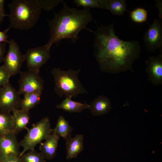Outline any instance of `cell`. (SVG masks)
I'll use <instances>...</instances> for the list:
<instances>
[{"mask_svg":"<svg viewBox=\"0 0 162 162\" xmlns=\"http://www.w3.org/2000/svg\"><path fill=\"white\" fill-rule=\"evenodd\" d=\"M114 24L98 26L94 32V56L102 71L117 74L130 70L139 58L141 48L139 42L124 41L116 34Z\"/></svg>","mask_w":162,"mask_h":162,"instance_id":"cell-1","label":"cell"},{"mask_svg":"<svg viewBox=\"0 0 162 162\" xmlns=\"http://www.w3.org/2000/svg\"><path fill=\"white\" fill-rule=\"evenodd\" d=\"M63 8L58 13L54 12L53 18L49 20L50 38L46 44L50 48L54 44L63 39H70L75 43L79 34L93 19L90 8L79 10L71 8L62 1Z\"/></svg>","mask_w":162,"mask_h":162,"instance_id":"cell-2","label":"cell"},{"mask_svg":"<svg viewBox=\"0 0 162 162\" xmlns=\"http://www.w3.org/2000/svg\"><path fill=\"white\" fill-rule=\"evenodd\" d=\"M8 6L9 27L20 30L33 27L40 18L42 9L38 0H13Z\"/></svg>","mask_w":162,"mask_h":162,"instance_id":"cell-3","label":"cell"},{"mask_svg":"<svg viewBox=\"0 0 162 162\" xmlns=\"http://www.w3.org/2000/svg\"><path fill=\"white\" fill-rule=\"evenodd\" d=\"M80 69L67 70L54 68L51 70L55 82L54 90L58 96L72 98L81 94L87 93L79 78Z\"/></svg>","mask_w":162,"mask_h":162,"instance_id":"cell-4","label":"cell"},{"mask_svg":"<svg viewBox=\"0 0 162 162\" xmlns=\"http://www.w3.org/2000/svg\"><path fill=\"white\" fill-rule=\"evenodd\" d=\"M26 130L27 133L19 142L20 146L23 148L19 158L27 151L35 149L37 144L45 140L53 131V129L51 128L50 121L47 117H44L36 124H33L31 128H27Z\"/></svg>","mask_w":162,"mask_h":162,"instance_id":"cell-5","label":"cell"},{"mask_svg":"<svg viewBox=\"0 0 162 162\" xmlns=\"http://www.w3.org/2000/svg\"><path fill=\"white\" fill-rule=\"evenodd\" d=\"M8 43L9 49L4 57L2 66L7 70L11 77L21 71V68L25 59L20 46L15 40L10 39Z\"/></svg>","mask_w":162,"mask_h":162,"instance_id":"cell-6","label":"cell"},{"mask_svg":"<svg viewBox=\"0 0 162 162\" xmlns=\"http://www.w3.org/2000/svg\"><path fill=\"white\" fill-rule=\"evenodd\" d=\"M20 74L18 81L19 86L17 91L20 95L35 92H42L44 80L39 72L28 70L21 71Z\"/></svg>","mask_w":162,"mask_h":162,"instance_id":"cell-7","label":"cell"},{"mask_svg":"<svg viewBox=\"0 0 162 162\" xmlns=\"http://www.w3.org/2000/svg\"><path fill=\"white\" fill-rule=\"evenodd\" d=\"M50 49L45 44L28 49L23 55L28 69L40 72L41 68L51 57Z\"/></svg>","mask_w":162,"mask_h":162,"instance_id":"cell-8","label":"cell"},{"mask_svg":"<svg viewBox=\"0 0 162 162\" xmlns=\"http://www.w3.org/2000/svg\"><path fill=\"white\" fill-rule=\"evenodd\" d=\"M143 41L146 49L150 53L159 50L162 54V21L154 19L144 34Z\"/></svg>","mask_w":162,"mask_h":162,"instance_id":"cell-9","label":"cell"},{"mask_svg":"<svg viewBox=\"0 0 162 162\" xmlns=\"http://www.w3.org/2000/svg\"><path fill=\"white\" fill-rule=\"evenodd\" d=\"M20 96L10 82L0 88V112L11 113L14 110L20 109L21 100Z\"/></svg>","mask_w":162,"mask_h":162,"instance_id":"cell-10","label":"cell"},{"mask_svg":"<svg viewBox=\"0 0 162 162\" xmlns=\"http://www.w3.org/2000/svg\"><path fill=\"white\" fill-rule=\"evenodd\" d=\"M16 134L13 132L0 135V160L14 156L19 158L20 143L17 140Z\"/></svg>","mask_w":162,"mask_h":162,"instance_id":"cell-11","label":"cell"},{"mask_svg":"<svg viewBox=\"0 0 162 162\" xmlns=\"http://www.w3.org/2000/svg\"><path fill=\"white\" fill-rule=\"evenodd\" d=\"M148 80L153 85H162V54L149 56L146 61Z\"/></svg>","mask_w":162,"mask_h":162,"instance_id":"cell-12","label":"cell"},{"mask_svg":"<svg viewBox=\"0 0 162 162\" xmlns=\"http://www.w3.org/2000/svg\"><path fill=\"white\" fill-rule=\"evenodd\" d=\"M60 137L58 134L53 132L52 134L47 137L44 142L40 143V152L45 160H51L55 158Z\"/></svg>","mask_w":162,"mask_h":162,"instance_id":"cell-13","label":"cell"},{"mask_svg":"<svg viewBox=\"0 0 162 162\" xmlns=\"http://www.w3.org/2000/svg\"><path fill=\"white\" fill-rule=\"evenodd\" d=\"M88 109L94 116H103L108 113L112 108L111 101L106 96L99 95L91 102Z\"/></svg>","mask_w":162,"mask_h":162,"instance_id":"cell-14","label":"cell"},{"mask_svg":"<svg viewBox=\"0 0 162 162\" xmlns=\"http://www.w3.org/2000/svg\"><path fill=\"white\" fill-rule=\"evenodd\" d=\"M84 135H76L74 138L71 137L66 140V159L76 158L83 149Z\"/></svg>","mask_w":162,"mask_h":162,"instance_id":"cell-15","label":"cell"},{"mask_svg":"<svg viewBox=\"0 0 162 162\" xmlns=\"http://www.w3.org/2000/svg\"><path fill=\"white\" fill-rule=\"evenodd\" d=\"M12 112L14 123L13 132L16 134L27 128L29 119V113L20 109Z\"/></svg>","mask_w":162,"mask_h":162,"instance_id":"cell-16","label":"cell"},{"mask_svg":"<svg viewBox=\"0 0 162 162\" xmlns=\"http://www.w3.org/2000/svg\"><path fill=\"white\" fill-rule=\"evenodd\" d=\"M89 107V104L73 100L71 98L68 97H66L60 104L56 106L57 109L71 113L80 112L85 109H88Z\"/></svg>","mask_w":162,"mask_h":162,"instance_id":"cell-17","label":"cell"},{"mask_svg":"<svg viewBox=\"0 0 162 162\" xmlns=\"http://www.w3.org/2000/svg\"><path fill=\"white\" fill-rule=\"evenodd\" d=\"M42 93L35 92L24 94V98L21 99L20 109L29 112L39 103Z\"/></svg>","mask_w":162,"mask_h":162,"instance_id":"cell-18","label":"cell"},{"mask_svg":"<svg viewBox=\"0 0 162 162\" xmlns=\"http://www.w3.org/2000/svg\"><path fill=\"white\" fill-rule=\"evenodd\" d=\"M53 129V132L66 140L71 137L73 128L69 125L68 122L62 115L59 117L56 126Z\"/></svg>","mask_w":162,"mask_h":162,"instance_id":"cell-19","label":"cell"},{"mask_svg":"<svg viewBox=\"0 0 162 162\" xmlns=\"http://www.w3.org/2000/svg\"><path fill=\"white\" fill-rule=\"evenodd\" d=\"M13 119L11 113L0 112V135L13 132Z\"/></svg>","mask_w":162,"mask_h":162,"instance_id":"cell-20","label":"cell"},{"mask_svg":"<svg viewBox=\"0 0 162 162\" xmlns=\"http://www.w3.org/2000/svg\"><path fill=\"white\" fill-rule=\"evenodd\" d=\"M108 10L113 14L122 16L126 10L127 4L125 0H107Z\"/></svg>","mask_w":162,"mask_h":162,"instance_id":"cell-21","label":"cell"},{"mask_svg":"<svg viewBox=\"0 0 162 162\" xmlns=\"http://www.w3.org/2000/svg\"><path fill=\"white\" fill-rule=\"evenodd\" d=\"M73 2L77 7L84 8H96L108 10L107 0H74Z\"/></svg>","mask_w":162,"mask_h":162,"instance_id":"cell-22","label":"cell"},{"mask_svg":"<svg viewBox=\"0 0 162 162\" xmlns=\"http://www.w3.org/2000/svg\"><path fill=\"white\" fill-rule=\"evenodd\" d=\"M20 158L21 162H46L42 154L35 149L28 151Z\"/></svg>","mask_w":162,"mask_h":162,"instance_id":"cell-23","label":"cell"},{"mask_svg":"<svg viewBox=\"0 0 162 162\" xmlns=\"http://www.w3.org/2000/svg\"><path fill=\"white\" fill-rule=\"evenodd\" d=\"M147 12L148 11L143 8H137L130 12V16L134 22L142 23L147 20Z\"/></svg>","mask_w":162,"mask_h":162,"instance_id":"cell-24","label":"cell"},{"mask_svg":"<svg viewBox=\"0 0 162 162\" xmlns=\"http://www.w3.org/2000/svg\"><path fill=\"white\" fill-rule=\"evenodd\" d=\"M41 9L46 11H50L56 7L62 0H38Z\"/></svg>","mask_w":162,"mask_h":162,"instance_id":"cell-25","label":"cell"},{"mask_svg":"<svg viewBox=\"0 0 162 162\" xmlns=\"http://www.w3.org/2000/svg\"><path fill=\"white\" fill-rule=\"evenodd\" d=\"M10 77L7 70L2 66H0V88L9 82Z\"/></svg>","mask_w":162,"mask_h":162,"instance_id":"cell-26","label":"cell"},{"mask_svg":"<svg viewBox=\"0 0 162 162\" xmlns=\"http://www.w3.org/2000/svg\"><path fill=\"white\" fill-rule=\"evenodd\" d=\"M10 28L9 27L4 31H0V43H8L9 40H8V38L9 36L7 35V34Z\"/></svg>","mask_w":162,"mask_h":162,"instance_id":"cell-27","label":"cell"},{"mask_svg":"<svg viewBox=\"0 0 162 162\" xmlns=\"http://www.w3.org/2000/svg\"><path fill=\"white\" fill-rule=\"evenodd\" d=\"M0 162H21L20 158L14 156H8L0 161Z\"/></svg>","mask_w":162,"mask_h":162,"instance_id":"cell-28","label":"cell"},{"mask_svg":"<svg viewBox=\"0 0 162 162\" xmlns=\"http://www.w3.org/2000/svg\"><path fill=\"white\" fill-rule=\"evenodd\" d=\"M6 47L5 43H0V63L3 62L4 55L6 52Z\"/></svg>","mask_w":162,"mask_h":162,"instance_id":"cell-29","label":"cell"},{"mask_svg":"<svg viewBox=\"0 0 162 162\" xmlns=\"http://www.w3.org/2000/svg\"><path fill=\"white\" fill-rule=\"evenodd\" d=\"M162 0H158L155 1V6L158 9L159 16L161 20L162 18Z\"/></svg>","mask_w":162,"mask_h":162,"instance_id":"cell-30","label":"cell"},{"mask_svg":"<svg viewBox=\"0 0 162 162\" xmlns=\"http://www.w3.org/2000/svg\"><path fill=\"white\" fill-rule=\"evenodd\" d=\"M6 15L0 9V24L3 22L4 20V18Z\"/></svg>","mask_w":162,"mask_h":162,"instance_id":"cell-31","label":"cell"},{"mask_svg":"<svg viewBox=\"0 0 162 162\" xmlns=\"http://www.w3.org/2000/svg\"><path fill=\"white\" fill-rule=\"evenodd\" d=\"M5 0H0V9L4 12V5Z\"/></svg>","mask_w":162,"mask_h":162,"instance_id":"cell-32","label":"cell"},{"mask_svg":"<svg viewBox=\"0 0 162 162\" xmlns=\"http://www.w3.org/2000/svg\"></svg>","mask_w":162,"mask_h":162,"instance_id":"cell-33","label":"cell"}]
</instances>
